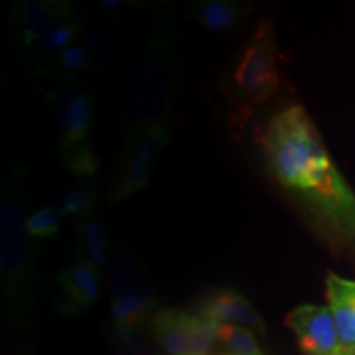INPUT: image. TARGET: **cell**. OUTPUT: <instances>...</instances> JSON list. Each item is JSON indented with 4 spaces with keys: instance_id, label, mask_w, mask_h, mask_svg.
Wrapping results in <instances>:
<instances>
[{
    "instance_id": "cell-12",
    "label": "cell",
    "mask_w": 355,
    "mask_h": 355,
    "mask_svg": "<svg viewBox=\"0 0 355 355\" xmlns=\"http://www.w3.org/2000/svg\"><path fill=\"white\" fill-rule=\"evenodd\" d=\"M326 296L344 347L355 355V279L329 273Z\"/></svg>"
},
{
    "instance_id": "cell-6",
    "label": "cell",
    "mask_w": 355,
    "mask_h": 355,
    "mask_svg": "<svg viewBox=\"0 0 355 355\" xmlns=\"http://www.w3.org/2000/svg\"><path fill=\"white\" fill-rule=\"evenodd\" d=\"M285 324L306 355H354L340 340L329 306L301 304L288 314Z\"/></svg>"
},
{
    "instance_id": "cell-3",
    "label": "cell",
    "mask_w": 355,
    "mask_h": 355,
    "mask_svg": "<svg viewBox=\"0 0 355 355\" xmlns=\"http://www.w3.org/2000/svg\"><path fill=\"white\" fill-rule=\"evenodd\" d=\"M55 102L60 125L58 152L61 163L74 180L94 178L99 163L91 145V96L76 81L63 83L58 89Z\"/></svg>"
},
{
    "instance_id": "cell-16",
    "label": "cell",
    "mask_w": 355,
    "mask_h": 355,
    "mask_svg": "<svg viewBox=\"0 0 355 355\" xmlns=\"http://www.w3.org/2000/svg\"><path fill=\"white\" fill-rule=\"evenodd\" d=\"M157 306V296L127 295L114 298L110 306V316L115 329H140L144 324L152 321Z\"/></svg>"
},
{
    "instance_id": "cell-13",
    "label": "cell",
    "mask_w": 355,
    "mask_h": 355,
    "mask_svg": "<svg viewBox=\"0 0 355 355\" xmlns=\"http://www.w3.org/2000/svg\"><path fill=\"white\" fill-rule=\"evenodd\" d=\"M83 21L78 19L76 13L61 20L60 24L51 26L46 33H43L32 46L28 48V55L32 58L33 64L38 68L55 63L58 56L63 53L66 48L76 43L81 37Z\"/></svg>"
},
{
    "instance_id": "cell-18",
    "label": "cell",
    "mask_w": 355,
    "mask_h": 355,
    "mask_svg": "<svg viewBox=\"0 0 355 355\" xmlns=\"http://www.w3.org/2000/svg\"><path fill=\"white\" fill-rule=\"evenodd\" d=\"M225 355H265L255 332L241 326H219V343Z\"/></svg>"
},
{
    "instance_id": "cell-7",
    "label": "cell",
    "mask_w": 355,
    "mask_h": 355,
    "mask_svg": "<svg viewBox=\"0 0 355 355\" xmlns=\"http://www.w3.org/2000/svg\"><path fill=\"white\" fill-rule=\"evenodd\" d=\"M71 2L60 0H30L20 2L13 8V26L21 48L28 50L37 40L46 33L51 26L74 15Z\"/></svg>"
},
{
    "instance_id": "cell-21",
    "label": "cell",
    "mask_w": 355,
    "mask_h": 355,
    "mask_svg": "<svg viewBox=\"0 0 355 355\" xmlns=\"http://www.w3.org/2000/svg\"><path fill=\"white\" fill-rule=\"evenodd\" d=\"M61 214L56 206H43L26 217V230L33 241H51L60 234Z\"/></svg>"
},
{
    "instance_id": "cell-17",
    "label": "cell",
    "mask_w": 355,
    "mask_h": 355,
    "mask_svg": "<svg viewBox=\"0 0 355 355\" xmlns=\"http://www.w3.org/2000/svg\"><path fill=\"white\" fill-rule=\"evenodd\" d=\"M97 201H99V188L94 178H83L66 186L58 198L56 209L60 211L61 217L78 220L79 217L96 212Z\"/></svg>"
},
{
    "instance_id": "cell-9",
    "label": "cell",
    "mask_w": 355,
    "mask_h": 355,
    "mask_svg": "<svg viewBox=\"0 0 355 355\" xmlns=\"http://www.w3.org/2000/svg\"><path fill=\"white\" fill-rule=\"evenodd\" d=\"M198 314L219 326H241L265 334V322L245 296L234 290H220L202 301Z\"/></svg>"
},
{
    "instance_id": "cell-14",
    "label": "cell",
    "mask_w": 355,
    "mask_h": 355,
    "mask_svg": "<svg viewBox=\"0 0 355 355\" xmlns=\"http://www.w3.org/2000/svg\"><path fill=\"white\" fill-rule=\"evenodd\" d=\"M76 227V259L92 268L99 270L104 266L109 252V241L102 220L96 212L86 214L74 220Z\"/></svg>"
},
{
    "instance_id": "cell-20",
    "label": "cell",
    "mask_w": 355,
    "mask_h": 355,
    "mask_svg": "<svg viewBox=\"0 0 355 355\" xmlns=\"http://www.w3.org/2000/svg\"><path fill=\"white\" fill-rule=\"evenodd\" d=\"M55 64L58 78L63 83H73L79 74L86 73V71L91 68L87 51L86 48H84L83 42L74 43L66 48V50L58 56Z\"/></svg>"
},
{
    "instance_id": "cell-15",
    "label": "cell",
    "mask_w": 355,
    "mask_h": 355,
    "mask_svg": "<svg viewBox=\"0 0 355 355\" xmlns=\"http://www.w3.org/2000/svg\"><path fill=\"white\" fill-rule=\"evenodd\" d=\"M250 7L232 0H207L194 6V19L212 33H230L242 25Z\"/></svg>"
},
{
    "instance_id": "cell-10",
    "label": "cell",
    "mask_w": 355,
    "mask_h": 355,
    "mask_svg": "<svg viewBox=\"0 0 355 355\" xmlns=\"http://www.w3.org/2000/svg\"><path fill=\"white\" fill-rule=\"evenodd\" d=\"M104 273L107 278L114 298L127 295H153V288L140 261L133 257L123 245L109 243L107 259L104 263Z\"/></svg>"
},
{
    "instance_id": "cell-2",
    "label": "cell",
    "mask_w": 355,
    "mask_h": 355,
    "mask_svg": "<svg viewBox=\"0 0 355 355\" xmlns=\"http://www.w3.org/2000/svg\"><path fill=\"white\" fill-rule=\"evenodd\" d=\"M168 21L157 26L128 74L122 94V123L135 135L166 122L173 101V48Z\"/></svg>"
},
{
    "instance_id": "cell-23",
    "label": "cell",
    "mask_w": 355,
    "mask_h": 355,
    "mask_svg": "<svg viewBox=\"0 0 355 355\" xmlns=\"http://www.w3.org/2000/svg\"><path fill=\"white\" fill-rule=\"evenodd\" d=\"M222 355H225V354H222Z\"/></svg>"
},
{
    "instance_id": "cell-22",
    "label": "cell",
    "mask_w": 355,
    "mask_h": 355,
    "mask_svg": "<svg viewBox=\"0 0 355 355\" xmlns=\"http://www.w3.org/2000/svg\"><path fill=\"white\" fill-rule=\"evenodd\" d=\"M83 44L87 51L91 68H94L107 60L110 51L114 50L112 32L105 25H96L84 35Z\"/></svg>"
},
{
    "instance_id": "cell-19",
    "label": "cell",
    "mask_w": 355,
    "mask_h": 355,
    "mask_svg": "<svg viewBox=\"0 0 355 355\" xmlns=\"http://www.w3.org/2000/svg\"><path fill=\"white\" fill-rule=\"evenodd\" d=\"M217 343H219V324L193 313L189 343L184 355H209Z\"/></svg>"
},
{
    "instance_id": "cell-11",
    "label": "cell",
    "mask_w": 355,
    "mask_h": 355,
    "mask_svg": "<svg viewBox=\"0 0 355 355\" xmlns=\"http://www.w3.org/2000/svg\"><path fill=\"white\" fill-rule=\"evenodd\" d=\"M193 313L178 309H162L148 322L153 344L162 355H184L189 343Z\"/></svg>"
},
{
    "instance_id": "cell-4",
    "label": "cell",
    "mask_w": 355,
    "mask_h": 355,
    "mask_svg": "<svg viewBox=\"0 0 355 355\" xmlns=\"http://www.w3.org/2000/svg\"><path fill=\"white\" fill-rule=\"evenodd\" d=\"M279 87L273 24L261 20L242 43L230 69V89L252 105L265 104Z\"/></svg>"
},
{
    "instance_id": "cell-5",
    "label": "cell",
    "mask_w": 355,
    "mask_h": 355,
    "mask_svg": "<svg viewBox=\"0 0 355 355\" xmlns=\"http://www.w3.org/2000/svg\"><path fill=\"white\" fill-rule=\"evenodd\" d=\"M170 140V123L125 137L121 159L115 166L109 188L110 206H117L150 183L158 155Z\"/></svg>"
},
{
    "instance_id": "cell-1",
    "label": "cell",
    "mask_w": 355,
    "mask_h": 355,
    "mask_svg": "<svg viewBox=\"0 0 355 355\" xmlns=\"http://www.w3.org/2000/svg\"><path fill=\"white\" fill-rule=\"evenodd\" d=\"M263 157L279 188L308 204L340 237L355 242V193L303 105H291L270 119Z\"/></svg>"
},
{
    "instance_id": "cell-8",
    "label": "cell",
    "mask_w": 355,
    "mask_h": 355,
    "mask_svg": "<svg viewBox=\"0 0 355 355\" xmlns=\"http://www.w3.org/2000/svg\"><path fill=\"white\" fill-rule=\"evenodd\" d=\"M60 309L76 314L92 308L101 298V273L83 261L73 260L58 275Z\"/></svg>"
}]
</instances>
